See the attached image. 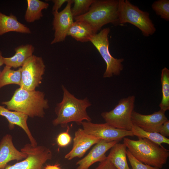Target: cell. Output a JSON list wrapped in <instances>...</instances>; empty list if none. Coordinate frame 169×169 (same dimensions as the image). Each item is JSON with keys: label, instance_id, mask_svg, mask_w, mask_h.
I'll list each match as a JSON object with an SVG mask.
<instances>
[{"label": "cell", "instance_id": "obj_24", "mask_svg": "<svg viewBox=\"0 0 169 169\" xmlns=\"http://www.w3.org/2000/svg\"><path fill=\"white\" fill-rule=\"evenodd\" d=\"M161 80L162 97L159 106L166 112L169 110V70L166 67L161 70Z\"/></svg>", "mask_w": 169, "mask_h": 169}, {"label": "cell", "instance_id": "obj_20", "mask_svg": "<svg viewBox=\"0 0 169 169\" xmlns=\"http://www.w3.org/2000/svg\"><path fill=\"white\" fill-rule=\"evenodd\" d=\"M126 152L125 145L118 142L110 149L107 158L117 169H130L127 162Z\"/></svg>", "mask_w": 169, "mask_h": 169}, {"label": "cell", "instance_id": "obj_23", "mask_svg": "<svg viewBox=\"0 0 169 169\" xmlns=\"http://www.w3.org/2000/svg\"><path fill=\"white\" fill-rule=\"evenodd\" d=\"M131 131L134 136L138 138L146 139L159 146H161L162 143L169 144V139L158 133L145 131L133 124Z\"/></svg>", "mask_w": 169, "mask_h": 169}, {"label": "cell", "instance_id": "obj_32", "mask_svg": "<svg viewBox=\"0 0 169 169\" xmlns=\"http://www.w3.org/2000/svg\"><path fill=\"white\" fill-rule=\"evenodd\" d=\"M44 169H61L60 164L56 163L53 165L46 164L44 166Z\"/></svg>", "mask_w": 169, "mask_h": 169}, {"label": "cell", "instance_id": "obj_21", "mask_svg": "<svg viewBox=\"0 0 169 169\" xmlns=\"http://www.w3.org/2000/svg\"><path fill=\"white\" fill-rule=\"evenodd\" d=\"M27 8L24 18L26 22L31 23L40 19L43 17L42 10L47 9L49 4L39 0H27Z\"/></svg>", "mask_w": 169, "mask_h": 169}, {"label": "cell", "instance_id": "obj_5", "mask_svg": "<svg viewBox=\"0 0 169 169\" xmlns=\"http://www.w3.org/2000/svg\"><path fill=\"white\" fill-rule=\"evenodd\" d=\"M119 23L131 24L139 29L145 37L153 35L156 29L150 18V13L140 9L128 0H119Z\"/></svg>", "mask_w": 169, "mask_h": 169}, {"label": "cell", "instance_id": "obj_31", "mask_svg": "<svg viewBox=\"0 0 169 169\" xmlns=\"http://www.w3.org/2000/svg\"><path fill=\"white\" fill-rule=\"evenodd\" d=\"M69 0H53L52 1L54 5L53 8V12L58 11V10L65 2H67Z\"/></svg>", "mask_w": 169, "mask_h": 169}, {"label": "cell", "instance_id": "obj_19", "mask_svg": "<svg viewBox=\"0 0 169 169\" xmlns=\"http://www.w3.org/2000/svg\"><path fill=\"white\" fill-rule=\"evenodd\" d=\"M96 33L92 27L82 21L74 22L69 29L67 36H69L77 41L82 42L89 41L90 37Z\"/></svg>", "mask_w": 169, "mask_h": 169}, {"label": "cell", "instance_id": "obj_27", "mask_svg": "<svg viewBox=\"0 0 169 169\" xmlns=\"http://www.w3.org/2000/svg\"><path fill=\"white\" fill-rule=\"evenodd\" d=\"M126 156L131 166V169H160L157 167L144 164L136 159L126 149Z\"/></svg>", "mask_w": 169, "mask_h": 169}, {"label": "cell", "instance_id": "obj_11", "mask_svg": "<svg viewBox=\"0 0 169 169\" xmlns=\"http://www.w3.org/2000/svg\"><path fill=\"white\" fill-rule=\"evenodd\" d=\"M72 0H69L65 8L61 11L53 12L54 19L53 28L54 30V38L51 42L53 44L64 41L68 31L74 23V17L71 12Z\"/></svg>", "mask_w": 169, "mask_h": 169}, {"label": "cell", "instance_id": "obj_18", "mask_svg": "<svg viewBox=\"0 0 169 169\" xmlns=\"http://www.w3.org/2000/svg\"><path fill=\"white\" fill-rule=\"evenodd\" d=\"M11 32L28 34L31 33L30 29L20 23L15 16L12 14L7 15L0 12V36Z\"/></svg>", "mask_w": 169, "mask_h": 169}, {"label": "cell", "instance_id": "obj_29", "mask_svg": "<svg viewBox=\"0 0 169 169\" xmlns=\"http://www.w3.org/2000/svg\"><path fill=\"white\" fill-rule=\"evenodd\" d=\"M95 169H117L111 162L107 158L100 162Z\"/></svg>", "mask_w": 169, "mask_h": 169}, {"label": "cell", "instance_id": "obj_25", "mask_svg": "<svg viewBox=\"0 0 169 169\" xmlns=\"http://www.w3.org/2000/svg\"><path fill=\"white\" fill-rule=\"evenodd\" d=\"M151 7L156 14L166 21H169V0H158L152 3Z\"/></svg>", "mask_w": 169, "mask_h": 169}, {"label": "cell", "instance_id": "obj_16", "mask_svg": "<svg viewBox=\"0 0 169 169\" xmlns=\"http://www.w3.org/2000/svg\"><path fill=\"white\" fill-rule=\"evenodd\" d=\"M0 115L5 117L8 123L9 129L12 130L15 125L21 128L28 136L30 144L33 146L38 145L36 140L30 131L27 124L28 116L23 113L9 110L4 106L0 105Z\"/></svg>", "mask_w": 169, "mask_h": 169}, {"label": "cell", "instance_id": "obj_9", "mask_svg": "<svg viewBox=\"0 0 169 169\" xmlns=\"http://www.w3.org/2000/svg\"><path fill=\"white\" fill-rule=\"evenodd\" d=\"M45 65L42 57L33 55L21 67L20 87L29 90H35L41 84Z\"/></svg>", "mask_w": 169, "mask_h": 169}, {"label": "cell", "instance_id": "obj_13", "mask_svg": "<svg viewBox=\"0 0 169 169\" xmlns=\"http://www.w3.org/2000/svg\"><path fill=\"white\" fill-rule=\"evenodd\" d=\"M101 140L86 134L81 128L78 129L75 132L71 150L64 156L68 160L82 157L87 151L93 145Z\"/></svg>", "mask_w": 169, "mask_h": 169}, {"label": "cell", "instance_id": "obj_3", "mask_svg": "<svg viewBox=\"0 0 169 169\" xmlns=\"http://www.w3.org/2000/svg\"><path fill=\"white\" fill-rule=\"evenodd\" d=\"M137 140L123 138V143L131 154L141 162L161 168L166 162L169 151L146 138H138Z\"/></svg>", "mask_w": 169, "mask_h": 169}, {"label": "cell", "instance_id": "obj_7", "mask_svg": "<svg viewBox=\"0 0 169 169\" xmlns=\"http://www.w3.org/2000/svg\"><path fill=\"white\" fill-rule=\"evenodd\" d=\"M110 31L109 28H104L99 33L92 36L89 40L105 62L106 69L103 76L105 78L119 75L123 69L122 63L124 59L114 58L109 51L108 35Z\"/></svg>", "mask_w": 169, "mask_h": 169}, {"label": "cell", "instance_id": "obj_33", "mask_svg": "<svg viewBox=\"0 0 169 169\" xmlns=\"http://www.w3.org/2000/svg\"><path fill=\"white\" fill-rule=\"evenodd\" d=\"M3 57L2 55V51L0 50V68L4 64ZM1 71L0 70V73H1Z\"/></svg>", "mask_w": 169, "mask_h": 169}, {"label": "cell", "instance_id": "obj_28", "mask_svg": "<svg viewBox=\"0 0 169 169\" xmlns=\"http://www.w3.org/2000/svg\"><path fill=\"white\" fill-rule=\"evenodd\" d=\"M69 128L68 127L66 131L62 132L57 136L56 141L57 145L61 147H64L68 146L71 142V137L69 133Z\"/></svg>", "mask_w": 169, "mask_h": 169}, {"label": "cell", "instance_id": "obj_30", "mask_svg": "<svg viewBox=\"0 0 169 169\" xmlns=\"http://www.w3.org/2000/svg\"><path fill=\"white\" fill-rule=\"evenodd\" d=\"M158 133L162 136L167 137L169 136V120L164 123L160 128Z\"/></svg>", "mask_w": 169, "mask_h": 169}, {"label": "cell", "instance_id": "obj_4", "mask_svg": "<svg viewBox=\"0 0 169 169\" xmlns=\"http://www.w3.org/2000/svg\"><path fill=\"white\" fill-rule=\"evenodd\" d=\"M118 4L119 0H94L87 12L74 19L87 23L97 33L108 23L119 25Z\"/></svg>", "mask_w": 169, "mask_h": 169}, {"label": "cell", "instance_id": "obj_8", "mask_svg": "<svg viewBox=\"0 0 169 169\" xmlns=\"http://www.w3.org/2000/svg\"><path fill=\"white\" fill-rule=\"evenodd\" d=\"M27 157L12 165H7L3 169H44V165L52 158V153L48 147L43 145L32 146L30 143L25 145L20 150Z\"/></svg>", "mask_w": 169, "mask_h": 169}, {"label": "cell", "instance_id": "obj_14", "mask_svg": "<svg viewBox=\"0 0 169 169\" xmlns=\"http://www.w3.org/2000/svg\"><path fill=\"white\" fill-rule=\"evenodd\" d=\"M118 142L117 141L108 142L101 140L86 156L76 162L77 166L76 169H89L95 163L104 160L107 158L106 152Z\"/></svg>", "mask_w": 169, "mask_h": 169}, {"label": "cell", "instance_id": "obj_26", "mask_svg": "<svg viewBox=\"0 0 169 169\" xmlns=\"http://www.w3.org/2000/svg\"><path fill=\"white\" fill-rule=\"evenodd\" d=\"M94 0H73L71 12L74 18L83 15L88 11Z\"/></svg>", "mask_w": 169, "mask_h": 169}, {"label": "cell", "instance_id": "obj_1", "mask_svg": "<svg viewBox=\"0 0 169 169\" xmlns=\"http://www.w3.org/2000/svg\"><path fill=\"white\" fill-rule=\"evenodd\" d=\"M62 88L63 97L55 108L56 117L52 120L53 125L65 128L71 122L80 125L84 121H91V119L86 111L91 105L89 99L87 98L78 99L63 85Z\"/></svg>", "mask_w": 169, "mask_h": 169}, {"label": "cell", "instance_id": "obj_10", "mask_svg": "<svg viewBox=\"0 0 169 169\" xmlns=\"http://www.w3.org/2000/svg\"><path fill=\"white\" fill-rule=\"evenodd\" d=\"M81 125L86 134L108 142H119L126 136H134L131 131L117 129L106 123L97 124L84 121Z\"/></svg>", "mask_w": 169, "mask_h": 169}, {"label": "cell", "instance_id": "obj_2", "mask_svg": "<svg viewBox=\"0 0 169 169\" xmlns=\"http://www.w3.org/2000/svg\"><path fill=\"white\" fill-rule=\"evenodd\" d=\"M2 104L9 110L23 113L32 118L44 117V110L49 107L44 92L29 90L21 87L16 89L9 100Z\"/></svg>", "mask_w": 169, "mask_h": 169}, {"label": "cell", "instance_id": "obj_12", "mask_svg": "<svg viewBox=\"0 0 169 169\" xmlns=\"http://www.w3.org/2000/svg\"><path fill=\"white\" fill-rule=\"evenodd\" d=\"M165 112L160 110L153 114L145 115L133 111L132 120L133 125L147 131L158 133L161 126L168 120Z\"/></svg>", "mask_w": 169, "mask_h": 169}, {"label": "cell", "instance_id": "obj_15", "mask_svg": "<svg viewBox=\"0 0 169 169\" xmlns=\"http://www.w3.org/2000/svg\"><path fill=\"white\" fill-rule=\"evenodd\" d=\"M27 156L25 152L18 150L14 146L11 135H5L0 141V169H4L12 161H19Z\"/></svg>", "mask_w": 169, "mask_h": 169}, {"label": "cell", "instance_id": "obj_6", "mask_svg": "<svg viewBox=\"0 0 169 169\" xmlns=\"http://www.w3.org/2000/svg\"><path fill=\"white\" fill-rule=\"evenodd\" d=\"M135 100L134 95L122 99L114 109L109 111L102 112L101 115L109 125L119 129L131 131Z\"/></svg>", "mask_w": 169, "mask_h": 169}, {"label": "cell", "instance_id": "obj_17", "mask_svg": "<svg viewBox=\"0 0 169 169\" xmlns=\"http://www.w3.org/2000/svg\"><path fill=\"white\" fill-rule=\"evenodd\" d=\"M34 51V47L31 44L18 46L15 49V53L14 55L9 57H3L4 64L11 68H20L33 55Z\"/></svg>", "mask_w": 169, "mask_h": 169}, {"label": "cell", "instance_id": "obj_22", "mask_svg": "<svg viewBox=\"0 0 169 169\" xmlns=\"http://www.w3.org/2000/svg\"><path fill=\"white\" fill-rule=\"evenodd\" d=\"M5 66L0 73V90L8 84H15L20 86L21 81V67L17 70Z\"/></svg>", "mask_w": 169, "mask_h": 169}]
</instances>
